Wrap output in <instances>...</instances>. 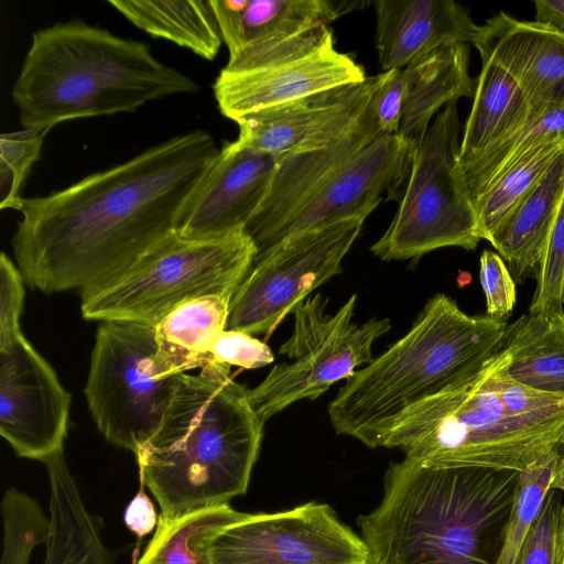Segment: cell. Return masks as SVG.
<instances>
[{"instance_id":"44dd1931","label":"cell","mask_w":564,"mask_h":564,"mask_svg":"<svg viewBox=\"0 0 564 564\" xmlns=\"http://www.w3.org/2000/svg\"><path fill=\"white\" fill-rule=\"evenodd\" d=\"M50 481V531L44 564H112L102 524L86 508L64 451L45 462Z\"/></svg>"},{"instance_id":"7402d4cb","label":"cell","mask_w":564,"mask_h":564,"mask_svg":"<svg viewBox=\"0 0 564 564\" xmlns=\"http://www.w3.org/2000/svg\"><path fill=\"white\" fill-rule=\"evenodd\" d=\"M477 50L481 68L460 138L462 171L491 144L534 117L513 75L490 52Z\"/></svg>"},{"instance_id":"f546056e","label":"cell","mask_w":564,"mask_h":564,"mask_svg":"<svg viewBox=\"0 0 564 564\" xmlns=\"http://www.w3.org/2000/svg\"><path fill=\"white\" fill-rule=\"evenodd\" d=\"M564 133V106L543 111L481 152L463 174L473 203L512 163L527 152Z\"/></svg>"},{"instance_id":"4316f807","label":"cell","mask_w":564,"mask_h":564,"mask_svg":"<svg viewBox=\"0 0 564 564\" xmlns=\"http://www.w3.org/2000/svg\"><path fill=\"white\" fill-rule=\"evenodd\" d=\"M564 152V133L527 152L474 200L480 239L491 241Z\"/></svg>"},{"instance_id":"5b68a950","label":"cell","mask_w":564,"mask_h":564,"mask_svg":"<svg viewBox=\"0 0 564 564\" xmlns=\"http://www.w3.org/2000/svg\"><path fill=\"white\" fill-rule=\"evenodd\" d=\"M198 84L160 62L150 46L74 20L35 32L12 87L24 128L133 112Z\"/></svg>"},{"instance_id":"2e32d148","label":"cell","mask_w":564,"mask_h":564,"mask_svg":"<svg viewBox=\"0 0 564 564\" xmlns=\"http://www.w3.org/2000/svg\"><path fill=\"white\" fill-rule=\"evenodd\" d=\"M276 159L237 139L219 150L184 204L176 231L188 239H215L245 229L262 203Z\"/></svg>"},{"instance_id":"7c38bea8","label":"cell","mask_w":564,"mask_h":564,"mask_svg":"<svg viewBox=\"0 0 564 564\" xmlns=\"http://www.w3.org/2000/svg\"><path fill=\"white\" fill-rule=\"evenodd\" d=\"M367 78L361 65L336 50L329 25L317 24L281 41L245 47L229 57L213 90L221 115L237 122Z\"/></svg>"},{"instance_id":"e0dca14e","label":"cell","mask_w":564,"mask_h":564,"mask_svg":"<svg viewBox=\"0 0 564 564\" xmlns=\"http://www.w3.org/2000/svg\"><path fill=\"white\" fill-rule=\"evenodd\" d=\"M376 76L249 115L236 123L242 144L276 160L332 143L371 107Z\"/></svg>"},{"instance_id":"277c9868","label":"cell","mask_w":564,"mask_h":564,"mask_svg":"<svg viewBox=\"0 0 564 564\" xmlns=\"http://www.w3.org/2000/svg\"><path fill=\"white\" fill-rule=\"evenodd\" d=\"M264 423L230 366L181 376L155 433L135 455L140 482L171 519L245 495Z\"/></svg>"},{"instance_id":"f1b7e54d","label":"cell","mask_w":564,"mask_h":564,"mask_svg":"<svg viewBox=\"0 0 564 564\" xmlns=\"http://www.w3.org/2000/svg\"><path fill=\"white\" fill-rule=\"evenodd\" d=\"M341 9L329 0H247L229 57L251 45L281 41L317 24L329 25L344 13Z\"/></svg>"},{"instance_id":"8d00e7d4","label":"cell","mask_w":564,"mask_h":564,"mask_svg":"<svg viewBox=\"0 0 564 564\" xmlns=\"http://www.w3.org/2000/svg\"><path fill=\"white\" fill-rule=\"evenodd\" d=\"M210 355L215 364L243 369L261 368L274 360V355L265 343L249 333L232 329H225L217 336Z\"/></svg>"},{"instance_id":"5bb4252c","label":"cell","mask_w":564,"mask_h":564,"mask_svg":"<svg viewBox=\"0 0 564 564\" xmlns=\"http://www.w3.org/2000/svg\"><path fill=\"white\" fill-rule=\"evenodd\" d=\"M207 554L209 564H369L361 536L316 501L246 513L210 539Z\"/></svg>"},{"instance_id":"74e56055","label":"cell","mask_w":564,"mask_h":564,"mask_svg":"<svg viewBox=\"0 0 564 564\" xmlns=\"http://www.w3.org/2000/svg\"><path fill=\"white\" fill-rule=\"evenodd\" d=\"M24 283L18 265L2 252L0 257V348L22 335L20 317L25 296Z\"/></svg>"},{"instance_id":"d6986e66","label":"cell","mask_w":564,"mask_h":564,"mask_svg":"<svg viewBox=\"0 0 564 564\" xmlns=\"http://www.w3.org/2000/svg\"><path fill=\"white\" fill-rule=\"evenodd\" d=\"M481 28L474 46L490 52L513 75L534 116L564 106V30L502 11Z\"/></svg>"},{"instance_id":"f35d334b","label":"cell","mask_w":564,"mask_h":564,"mask_svg":"<svg viewBox=\"0 0 564 564\" xmlns=\"http://www.w3.org/2000/svg\"><path fill=\"white\" fill-rule=\"evenodd\" d=\"M371 109L381 133L398 134L402 112L401 68L376 76Z\"/></svg>"},{"instance_id":"e575fe53","label":"cell","mask_w":564,"mask_h":564,"mask_svg":"<svg viewBox=\"0 0 564 564\" xmlns=\"http://www.w3.org/2000/svg\"><path fill=\"white\" fill-rule=\"evenodd\" d=\"M561 495L550 489L541 512L527 534L516 564H555Z\"/></svg>"},{"instance_id":"9a60e30c","label":"cell","mask_w":564,"mask_h":564,"mask_svg":"<svg viewBox=\"0 0 564 564\" xmlns=\"http://www.w3.org/2000/svg\"><path fill=\"white\" fill-rule=\"evenodd\" d=\"M69 410L70 394L23 334L0 348V434L18 456L63 451Z\"/></svg>"},{"instance_id":"7bdbcfd3","label":"cell","mask_w":564,"mask_h":564,"mask_svg":"<svg viewBox=\"0 0 564 564\" xmlns=\"http://www.w3.org/2000/svg\"><path fill=\"white\" fill-rule=\"evenodd\" d=\"M551 489L564 491V453L562 454L555 468L551 482Z\"/></svg>"},{"instance_id":"8992f818","label":"cell","mask_w":564,"mask_h":564,"mask_svg":"<svg viewBox=\"0 0 564 564\" xmlns=\"http://www.w3.org/2000/svg\"><path fill=\"white\" fill-rule=\"evenodd\" d=\"M507 326L468 315L452 297L435 294L403 337L339 389L328 404L334 430L383 447L406 411L477 371L501 347Z\"/></svg>"},{"instance_id":"3957f363","label":"cell","mask_w":564,"mask_h":564,"mask_svg":"<svg viewBox=\"0 0 564 564\" xmlns=\"http://www.w3.org/2000/svg\"><path fill=\"white\" fill-rule=\"evenodd\" d=\"M509 361L500 347L473 375L406 411L383 447L438 466L517 471L564 448V397L517 382Z\"/></svg>"},{"instance_id":"83f0119b","label":"cell","mask_w":564,"mask_h":564,"mask_svg":"<svg viewBox=\"0 0 564 564\" xmlns=\"http://www.w3.org/2000/svg\"><path fill=\"white\" fill-rule=\"evenodd\" d=\"M245 516L229 503H220L171 519L159 517L139 564H209L207 549L210 539Z\"/></svg>"},{"instance_id":"b9f144b4","label":"cell","mask_w":564,"mask_h":564,"mask_svg":"<svg viewBox=\"0 0 564 564\" xmlns=\"http://www.w3.org/2000/svg\"><path fill=\"white\" fill-rule=\"evenodd\" d=\"M555 564H564V505L560 513Z\"/></svg>"},{"instance_id":"4fadbf2b","label":"cell","mask_w":564,"mask_h":564,"mask_svg":"<svg viewBox=\"0 0 564 564\" xmlns=\"http://www.w3.org/2000/svg\"><path fill=\"white\" fill-rule=\"evenodd\" d=\"M367 216H352L289 237L253 265L229 304L226 329L270 334L315 289L341 271Z\"/></svg>"},{"instance_id":"ba28073f","label":"cell","mask_w":564,"mask_h":564,"mask_svg":"<svg viewBox=\"0 0 564 564\" xmlns=\"http://www.w3.org/2000/svg\"><path fill=\"white\" fill-rule=\"evenodd\" d=\"M257 249L245 230L215 239L167 235L109 283L79 294L88 321H132L156 326L187 301L235 294Z\"/></svg>"},{"instance_id":"8fae6325","label":"cell","mask_w":564,"mask_h":564,"mask_svg":"<svg viewBox=\"0 0 564 564\" xmlns=\"http://www.w3.org/2000/svg\"><path fill=\"white\" fill-rule=\"evenodd\" d=\"M155 326L132 321L99 323L85 395L104 437L134 455L160 426L181 376L154 371Z\"/></svg>"},{"instance_id":"d6a6232c","label":"cell","mask_w":564,"mask_h":564,"mask_svg":"<svg viewBox=\"0 0 564 564\" xmlns=\"http://www.w3.org/2000/svg\"><path fill=\"white\" fill-rule=\"evenodd\" d=\"M50 129L24 128L0 137V208L21 210V188Z\"/></svg>"},{"instance_id":"9c48e42d","label":"cell","mask_w":564,"mask_h":564,"mask_svg":"<svg viewBox=\"0 0 564 564\" xmlns=\"http://www.w3.org/2000/svg\"><path fill=\"white\" fill-rule=\"evenodd\" d=\"M459 135L457 101H451L413 150L401 183L389 193L399 205L384 234L370 247L377 258L408 260L445 247L476 249L481 239L459 164Z\"/></svg>"},{"instance_id":"60d3db41","label":"cell","mask_w":564,"mask_h":564,"mask_svg":"<svg viewBox=\"0 0 564 564\" xmlns=\"http://www.w3.org/2000/svg\"><path fill=\"white\" fill-rule=\"evenodd\" d=\"M535 22L564 30V0H535Z\"/></svg>"},{"instance_id":"d590c367","label":"cell","mask_w":564,"mask_h":564,"mask_svg":"<svg viewBox=\"0 0 564 564\" xmlns=\"http://www.w3.org/2000/svg\"><path fill=\"white\" fill-rule=\"evenodd\" d=\"M479 262V279L486 297L487 315L506 321L516 305V281L500 254L484 250Z\"/></svg>"},{"instance_id":"30bf717a","label":"cell","mask_w":564,"mask_h":564,"mask_svg":"<svg viewBox=\"0 0 564 564\" xmlns=\"http://www.w3.org/2000/svg\"><path fill=\"white\" fill-rule=\"evenodd\" d=\"M356 303L357 295L352 294L336 313L328 314L326 302L315 294L293 308L292 335L279 349L289 360L272 367L249 390L251 404L263 423L294 402L317 399L372 361V345L390 330L391 323L388 317L355 323Z\"/></svg>"},{"instance_id":"4dcf8cb0","label":"cell","mask_w":564,"mask_h":564,"mask_svg":"<svg viewBox=\"0 0 564 564\" xmlns=\"http://www.w3.org/2000/svg\"><path fill=\"white\" fill-rule=\"evenodd\" d=\"M564 448L554 449L519 471L517 497L496 564H516L523 541L538 519Z\"/></svg>"},{"instance_id":"7a4b0ae2","label":"cell","mask_w":564,"mask_h":564,"mask_svg":"<svg viewBox=\"0 0 564 564\" xmlns=\"http://www.w3.org/2000/svg\"><path fill=\"white\" fill-rule=\"evenodd\" d=\"M519 471L390 463L383 496L357 523L369 564H496Z\"/></svg>"},{"instance_id":"cb8c5ba5","label":"cell","mask_w":564,"mask_h":564,"mask_svg":"<svg viewBox=\"0 0 564 564\" xmlns=\"http://www.w3.org/2000/svg\"><path fill=\"white\" fill-rule=\"evenodd\" d=\"M563 193L564 152L490 241L508 264L514 281L538 276Z\"/></svg>"},{"instance_id":"ac0fdd59","label":"cell","mask_w":564,"mask_h":564,"mask_svg":"<svg viewBox=\"0 0 564 564\" xmlns=\"http://www.w3.org/2000/svg\"><path fill=\"white\" fill-rule=\"evenodd\" d=\"M373 8L382 72L403 68L444 46L481 40V25L453 0H375Z\"/></svg>"},{"instance_id":"484cf974","label":"cell","mask_w":564,"mask_h":564,"mask_svg":"<svg viewBox=\"0 0 564 564\" xmlns=\"http://www.w3.org/2000/svg\"><path fill=\"white\" fill-rule=\"evenodd\" d=\"M152 37L171 41L213 61L224 43L210 0H109Z\"/></svg>"},{"instance_id":"ffe728a7","label":"cell","mask_w":564,"mask_h":564,"mask_svg":"<svg viewBox=\"0 0 564 564\" xmlns=\"http://www.w3.org/2000/svg\"><path fill=\"white\" fill-rule=\"evenodd\" d=\"M469 44L441 47L401 68L402 112L398 135L414 150L432 118L448 102L473 98L476 79L469 74Z\"/></svg>"},{"instance_id":"ab89813d","label":"cell","mask_w":564,"mask_h":564,"mask_svg":"<svg viewBox=\"0 0 564 564\" xmlns=\"http://www.w3.org/2000/svg\"><path fill=\"white\" fill-rule=\"evenodd\" d=\"M144 485L130 500L124 509L123 521L126 527L138 538H144L155 530L159 517L152 500L144 492Z\"/></svg>"},{"instance_id":"603a6c76","label":"cell","mask_w":564,"mask_h":564,"mask_svg":"<svg viewBox=\"0 0 564 564\" xmlns=\"http://www.w3.org/2000/svg\"><path fill=\"white\" fill-rule=\"evenodd\" d=\"M231 296L194 299L169 313L155 326L154 371L169 378L216 365L212 347L226 329Z\"/></svg>"},{"instance_id":"6da1fadb","label":"cell","mask_w":564,"mask_h":564,"mask_svg":"<svg viewBox=\"0 0 564 564\" xmlns=\"http://www.w3.org/2000/svg\"><path fill=\"white\" fill-rule=\"evenodd\" d=\"M219 150L195 130L47 196L23 197L12 248L25 284L82 294L118 278L176 230Z\"/></svg>"},{"instance_id":"1f68e13d","label":"cell","mask_w":564,"mask_h":564,"mask_svg":"<svg viewBox=\"0 0 564 564\" xmlns=\"http://www.w3.org/2000/svg\"><path fill=\"white\" fill-rule=\"evenodd\" d=\"M3 517V553L1 564H28L33 549L46 542L47 518L29 495L9 488L1 503Z\"/></svg>"},{"instance_id":"836d02e7","label":"cell","mask_w":564,"mask_h":564,"mask_svg":"<svg viewBox=\"0 0 564 564\" xmlns=\"http://www.w3.org/2000/svg\"><path fill=\"white\" fill-rule=\"evenodd\" d=\"M564 304V193L549 239L544 261L536 276L529 314L563 313Z\"/></svg>"},{"instance_id":"52a82bcc","label":"cell","mask_w":564,"mask_h":564,"mask_svg":"<svg viewBox=\"0 0 564 564\" xmlns=\"http://www.w3.org/2000/svg\"><path fill=\"white\" fill-rule=\"evenodd\" d=\"M412 152L398 134L381 133L370 107L332 143L279 158L269 189L243 229L257 249L254 261L299 232L368 217L381 193L401 183Z\"/></svg>"},{"instance_id":"d4e9b609","label":"cell","mask_w":564,"mask_h":564,"mask_svg":"<svg viewBox=\"0 0 564 564\" xmlns=\"http://www.w3.org/2000/svg\"><path fill=\"white\" fill-rule=\"evenodd\" d=\"M501 347L513 380L564 397V312L522 315L507 326Z\"/></svg>"}]
</instances>
